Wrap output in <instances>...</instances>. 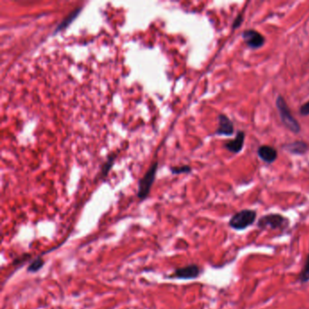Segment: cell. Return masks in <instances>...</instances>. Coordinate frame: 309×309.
Returning <instances> with one entry per match:
<instances>
[{"mask_svg": "<svg viewBox=\"0 0 309 309\" xmlns=\"http://www.w3.org/2000/svg\"><path fill=\"white\" fill-rule=\"evenodd\" d=\"M202 273V270L197 264H190L174 270L171 277L178 279H196Z\"/></svg>", "mask_w": 309, "mask_h": 309, "instance_id": "5b68a950", "label": "cell"}, {"mask_svg": "<svg viewBox=\"0 0 309 309\" xmlns=\"http://www.w3.org/2000/svg\"><path fill=\"white\" fill-rule=\"evenodd\" d=\"M115 158H116V154L115 153H112V154H110L108 156L107 161L102 166V177L106 178L108 175L109 171L112 169V165L114 164Z\"/></svg>", "mask_w": 309, "mask_h": 309, "instance_id": "7c38bea8", "label": "cell"}, {"mask_svg": "<svg viewBox=\"0 0 309 309\" xmlns=\"http://www.w3.org/2000/svg\"><path fill=\"white\" fill-rule=\"evenodd\" d=\"M171 171L172 174L189 173L191 171V168L189 165H183V166H180V167H171Z\"/></svg>", "mask_w": 309, "mask_h": 309, "instance_id": "9a60e30c", "label": "cell"}, {"mask_svg": "<svg viewBox=\"0 0 309 309\" xmlns=\"http://www.w3.org/2000/svg\"><path fill=\"white\" fill-rule=\"evenodd\" d=\"M256 211L253 210H242L235 213L230 218L229 226L235 230H244L253 225L256 221Z\"/></svg>", "mask_w": 309, "mask_h": 309, "instance_id": "3957f363", "label": "cell"}, {"mask_svg": "<svg viewBox=\"0 0 309 309\" xmlns=\"http://www.w3.org/2000/svg\"><path fill=\"white\" fill-rule=\"evenodd\" d=\"M276 106L284 125L294 133H298L300 132L301 130L300 125L296 121V118H294V116L292 115V113L290 112V107L281 95L277 96Z\"/></svg>", "mask_w": 309, "mask_h": 309, "instance_id": "7a4b0ae2", "label": "cell"}, {"mask_svg": "<svg viewBox=\"0 0 309 309\" xmlns=\"http://www.w3.org/2000/svg\"><path fill=\"white\" fill-rule=\"evenodd\" d=\"M245 136H246V133L244 131H238L234 140L229 141L228 143L225 144V148L233 153H238L243 149Z\"/></svg>", "mask_w": 309, "mask_h": 309, "instance_id": "ba28073f", "label": "cell"}, {"mask_svg": "<svg viewBox=\"0 0 309 309\" xmlns=\"http://www.w3.org/2000/svg\"><path fill=\"white\" fill-rule=\"evenodd\" d=\"M290 220L279 213H270L259 218L256 227L260 230H287L290 226Z\"/></svg>", "mask_w": 309, "mask_h": 309, "instance_id": "6da1fadb", "label": "cell"}, {"mask_svg": "<svg viewBox=\"0 0 309 309\" xmlns=\"http://www.w3.org/2000/svg\"><path fill=\"white\" fill-rule=\"evenodd\" d=\"M218 119V126L215 132V134L231 136L234 133V125L231 122V120L225 114H219Z\"/></svg>", "mask_w": 309, "mask_h": 309, "instance_id": "52a82bcc", "label": "cell"}, {"mask_svg": "<svg viewBox=\"0 0 309 309\" xmlns=\"http://www.w3.org/2000/svg\"><path fill=\"white\" fill-rule=\"evenodd\" d=\"M242 22H243V17H242V15L240 14V15L237 16V18H236V19L234 20L233 25H232V28H233V29H237V28H238V27L241 26Z\"/></svg>", "mask_w": 309, "mask_h": 309, "instance_id": "2e32d148", "label": "cell"}, {"mask_svg": "<svg viewBox=\"0 0 309 309\" xmlns=\"http://www.w3.org/2000/svg\"><path fill=\"white\" fill-rule=\"evenodd\" d=\"M283 148L286 151L292 153V154L302 155V154H305L309 150V145H308L307 143L302 142V141H296V142H294V143H290L289 145L283 146Z\"/></svg>", "mask_w": 309, "mask_h": 309, "instance_id": "8fae6325", "label": "cell"}, {"mask_svg": "<svg viewBox=\"0 0 309 309\" xmlns=\"http://www.w3.org/2000/svg\"><path fill=\"white\" fill-rule=\"evenodd\" d=\"M82 10H83V7H76L75 9L73 10L72 12H70L69 15H67L66 18L60 22L59 25L55 27V31H54V35L58 33V32L64 30V29H66V27H69V26L72 24L73 21L76 19V18H78V16H79L80 13L82 12Z\"/></svg>", "mask_w": 309, "mask_h": 309, "instance_id": "30bf717a", "label": "cell"}, {"mask_svg": "<svg viewBox=\"0 0 309 309\" xmlns=\"http://www.w3.org/2000/svg\"><path fill=\"white\" fill-rule=\"evenodd\" d=\"M257 154L259 158L264 161L267 164H272L277 158V151L274 147H271L269 145H262L258 148Z\"/></svg>", "mask_w": 309, "mask_h": 309, "instance_id": "9c48e42d", "label": "cell"}, {"mask_svg": "<svg viewBox=\"0 0 309 309\" xmlns=\"http://www.w3.org/2000/svg\"><path fill=\"white\" fill-rule=\"evenodd\" d=\"M44 264H45V260L42 257L38 256V257L35 258L33 261L29 264V266L27 267V272L36 273L44 267Z\"/></svg>", "mask_w": 309, "mask_h": 309, "instance_id": "4fadbf2b", "label": "cell"}, {"mask_svg": "<svg viewBox=\"0 0 309 309\" xmlns=\"http://www.w3.org/2000/svg\"><path fill=\"white\" fill-rule=\"evenodd\" d=\"M157 169L158 163L155 162L151 165L150 169L146 171L144 177L139 181L137 197L140 199V200H145V199L149 196L151 192V186L153 184L156 177Z\"/></svg>", "mask_w": 309, "mask_h": 309, "instance_id": "277c9868", "label": "cell"}, {"mask_svg": "<svg viewBox=\"0 0 309 309\" xmlns=\"http://www.w3.org/2000/svg\"><path fill=\"white\" fill-rule=\"evenodd\" d=\"M298 280L301 283L309 282V254L306 259L304 268L300 272V275L298 276Z\"/></svg>", "mask_w": 309, "mask_h": 309, "instance_id": "5bb4252c", "label": "cell"}, {"mask_svg": "<svg viewBox=\"0 0 309 309\" xmlns=\"http://www.w3.org/2000/svg\"><path fill=\"white\" fill-rule=\"evenodd\" d=\"M242 37L246 45L252 49H257L262 47L266 41L263 36L254 29L245 30L242 34Z\"/></svg>", "mask_w": 309, "mask_h": 309, "instance_id": "8992f818", "label": "cell"}, {"mask_svg": "<svg viewBox=\"0 0 309 309\" xmlns=\"http://www.w3.org/2000/svg\"><path fill=\"white\" fill-rule=\"evenodd\" d=\"M299 112H300V114L303 115V116H308V115H309V101L300 107Z\"/></svg>", "mask_w": 309, "mask_h": 309, "instance_id": "e0dca14e", "label": "cell"}]
</instances>
